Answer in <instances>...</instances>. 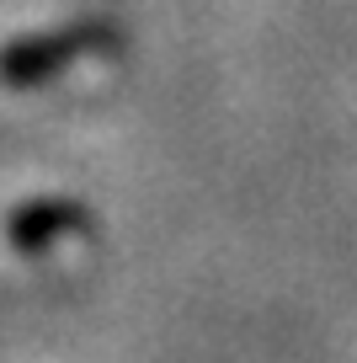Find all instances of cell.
Listing matches in <instances>:
<instances>
[{"instance_id": "6da1fadb", "label": "cell", "mask_w": 357, "mask_h": 363, "mask_svg": "<svg viewBox=\"0 0 357 363\" xmlns=\"http://www.w3.org/2000/svg\"><path fill=\"white\" fill-rule=\"evenodd\" d=\"M123 54V33L101 16H75L59 27L0 38V96H33L59 80L112 69Z\"/></svg>"}, {"instance_id": "7a4b0ae2", "label": "cell", "mask_w": 357, "mask_h": 363, "mask_svg": "<svg viewBox=\"0 0 357 363\" xmlns=\"http://www.w3.org/2000/svg\"><path fill=\"white\" fill-rule=\"evenodd\" d=\"M96 240V214L69 193L22 198L0 214V251L11 262H54Z\"/></svg>"}]
</instances>
